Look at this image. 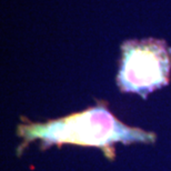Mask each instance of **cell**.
<instances>
[{
    "instance_id": "obj_1",
    "label": "cell",
    "mask_w": 171,
    "mask_h": 171,
    "mask_svg": "<svg viewBox=\"0 0 171 171\" xmlns=\"http://www.w3.org/2000/svg\"><path fill=\"white\" fill-rule=\"evenodd\" d=\"M16 133L21 139L16 150L18 157L31 142L38 140L41 150L64 144L95 147L102 151L109 161L116 159L115 144H153L157 140L155 132L123 123L108 109L104 101H98L95 107L80 112L45 122H34L21 117Z\"/></svg>"
},
{
    "instance_id": "obj_2",
    "label": "cell",
    "mask_w": 171,
    "mask_h": 171,
    "mask_svg": "<svg viewBox=\"0 0 171 171\" xmlns=\"http://www.w3.org/2000/svg\"><path fill=\"white\" fill-rule=\"evenodd\" d=\"M171 71V48L153 38L128 40L121 46L117 83L121 92L149 93L168 85Z\"/></svg>"
}]
</instances>
